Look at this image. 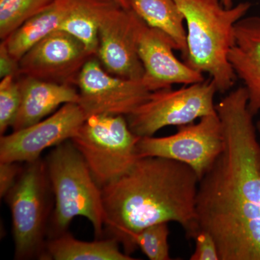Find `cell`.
Here are the masks:
<instances>
[{
	"label": "cell",
	"instance_id": "cell-1",
	"mask_svg": "<svg viewBox=\"0 0 260 260\" xmlns=\"http://www.w3.org/2000/svg\"><path fill=\"white\" fill-rule=\"evenodd\" d=\"M223 145L200 179L198 231L213 237L220 260H260V143L244 86L216 105Z\"/></svg>",
	"mask_w": 260,
	"mask_h": 260
},
{
	"label": "cell",
	"instance_id": "cell-2",
	"mask_svg": "<svg viewBox=\"0 0 260 260\" xmlns=\"http://www.w3.org/2000/svg\"><path fill=\"white\" fill-rule=\"evenodd\" d=\"M199 181L183 162L140 158L129 172L102 188L106 237L116 239L130 256L137 249V234L154 224L176 222L193 239L198 232Z\"/></svg>",
	"mask_w": 260,
	"mask_h": 260
},
{
	"label": "cell",
	"instance_id": "cell-3",
	"mask_svg": "<svg viewBox=\"0 0 260 260\" xmlns=\"http://www.w3.org/2000/svg\"><path fill=\"white\" fill-rule=\"evenodd\" d=\"M186 25L187 55L184 61L193 69L209 75L218 92L233 88L237 75L229 61L236 24L251 7L249 2L225 8L220 0H174Z\"/></svg>",
	"mask_w": 260,
	"mask_h": 260
},
{
	"label": "cell",
	"instance_id": "cell-4",
	"mask_svg": "<svg viewBox=\"0 0 260 260\" xmlns=\"http://www.w3.org/2000/svg\"><path fill=\"white\" fill-rule=\"evenodd\" d=\"M54 196L48 239L68 232L72 220L82 216L93 225L97 239L104 237L102 188L71 140L56 145L45 159Z\"/></svg>",
	"mask_w": 260,
	"mask_h": 260
},
{
	"label": "cell",
	"instance_id": "cell-5",
	"mask_svg": "<svg viewBox=\"0 0 260 260\" xmlns=\"http://www.w3.org/2000/svg\"><path fill=\"white\" fill-rule=\"evenodd\" d=\"M54 198L45 160L25 162L5 197L11 211L15 259H40L48 240Z\"/></svg>",
	"mask_w": 260,
	"mask_h": 260
},
{
	"label": "cell",
	"instance_id": "cell-6",
	"mask_svg": "<svg viewBox=\"0 0 260 260\" xmlns=\"http://www.w3.org/2000/svg\"><path fill=\"white\" fill-rule=\"evenodd\" d=\"M139 139L125 116L95 114L85 119L71 141L102 188L129 172L140 158Z\"/></svg>",
	"mask_w": 260,
	"mask_h": 260
},
{
	"label": "cell",
	"instance_id": "cell-7",
	"mask_svg": "<svg viewBox=\"0 0 260 260\" xmlns=\"http://www.w3.org/2000/svg\"><path fill=\"white\" fill-rule=\"evenodd\" d=\"M216 85L212 79L173 90L151 92L148 100L126 116L131 131L139 138L153 136L168 126H184L217 114Z\"/></svg>",
	"mask_w": 260,
	"mask_h": 260
},
{
	"label": "cell",
	"instance_id": "cell-8",
	"mask_svg": "<svg viewBox=\"0 0 260 260\" xmlns=\"http://www.w3.org/2000/svg\"><path fill=\"white\" fill-rule=\"evenodd\" d=\"M223 145V130L218 113L201 118L198 123L179 126L175 134L161 138H140V158L160 157L189 166L199 179L216 160Z\"/></svg>",
	"mask_w": 260,
	"mask_h": 260
},
{
	"label": "cell",
	"instance_id": "cell-9",
	"mask_svg": "<svg viewBox=\"0 0 260 260\" xmlns=\"http://www.w3.org/2000/svg\"><path fill=\"white\" fill-rule=\"evenodd\" d=\"M78 104L87 117L95 114L128 116L146 102L151 91L142 80L111 74L97 57H92L82 68L77 79Z\"/></svg>",
	"mask_w": 260,
	"mask_h": 260
},
{
	"label": "cell",
	"instance_id": "cell-10",
	"mask_svg": "<svg viewBox=\"0 0 260 260\" xmlns=\"http://www.w3.org/2000/svg\"><path fill=\"white\" fill-rule=\"evenodd\" d=\"M87 116L78 103H69L37 124L0 138V162H30L44 150L71 140Z\"/></svg>",
	"mask_w": 260,
	"mask_h": 260
},
{
	"label": "cell",
	"instance_id": "cell-11",
	"mask_svg": "<svg viewBox=\"0 0 260 260\" xmlns=\"http://www.w3.org/2000/svg\"><path fill=\"white\" fill-rule=\"evenodd\" d=\"M94 57L73 36L56 30L39 41L19 61L20 77L76 85L84 65Z\"/></svg>",
	"mask_w": 260,
	"mask_h": 260
},
{
	"label": "cell",
	"instance_id": "cell-12",
	"mask_svg": "<svg viewBox=\"0 0 260 260\" xmlns=\"http://www.w3.org/2000/svg\"><path fill=\"white\" fill-rule=\"evenodd\" d=\"M135 27L138 55L144 69L142 81L150 91L204 81L203 73L178 59L174 53L175 44L167 34L148 26L135 13Z\"/></svg>",
	"mask_w": 260,
	"mask_h": 260
},
{
	"label": "cell",
	"instance_id": "cell-13",
	"mask_svg": "<svg viewBox=\"0 0 260 260\" xmlns=\"http://www.w3.org/2000/svg\"><path fill=\"white\" fill-rule=\"evenodd\" d=\"M97 58L111 74L142 80L143 64L138 55L135 12L114 5L103 17L99 27Z\"/></svg>",
	"mask_w": 260,
	"mask_h": 260
},
{
	"label": "cell",
	"instance_id": "cell-14",
	"mask_svg": "<svg viewBox=\"0 0 260 260\" xmlns=\"http://www.w3.org/2000/svg\"><path fill=\"white\" fill-rule=\"evenodd\" d=\"M229 61L248 95L253 115L260 112V17H244L236 24Z\"/></svg>",
	"mask_w": 260,
	"mask_h": 260
},
{
	"label": "cell",
	"instance_id": "cell-15",
	"mask_svg": "<svg viewBox=\"0 0 260 260\" xmlns=\"http://www.w3.org/2000/svg\"><path fill=\"white\" fill-rule=\"evenodd\" d=\"M20 105L13 124V131L24 129L43 120L59 106L79 102L75 85L51 83L20 76Z\"/></svg>",
	"mask_w": 260,
	"mask_h": 260
},
{
	"label": "cell",
	"instance_id": "cell-16",
	"mask_svg": "<svg viewBox=\"0 0 260 260\" xmlns=\"http://www.w3.org/2000/svg\"><path fill=\"white\" fill-rule=\"evenodd\" d=\"M77 2L78 0H54L47 9L25 22L2 42H4L10 54L20 61L34 44L58 30Z\"/></svg>",
	"mask_w": 260,
	"mask_h": 260
},
{
	"label": "cell",
	"instance_id": "cell-17",
	"mask_svg": "<svg viewBox=\"0 0 260 260\" xmlns=\"http://www.w3.org/2000/svg\"><path fill=\"white\" fill-rule=\"evenodd\" d=\"M114 238L106 237L93 242H83L66 232L48 239L40 259L50 260H133L122 252Z\"/></svg>",
	"mask_w": 260,
	"mask_h": 260
},
{
	"label": "cell",
	"instance_id": "cell-18",
	"mask_svg": "<svg viewBox=\"0 0 260 260\" xmlns=\"http://www.w3.org/2000/svg\"><path fill=\"white\" fill-rule=\"evenodd\" d=\"M128 3L130 9L148 26L167 34L185 59L187 55L185 20L174 0H128Z\"/></svg>",
	"mask_w": 260,
	"mask_h": 260
},
{
	"label": "cell",
	"instance_id": "cell-19",
	"mask_svg": "<svg viewBox=\"0 0 260 260\" xmlns=\"http://www.w3.org/2000/svg\"><path fill=\"white\" fill-rule=\"evenodd\" d=\"M116 5L119 4L114 0H78L58 30L78 39L92 56L97 57L101 21L108 10Z\"/></svg>",
	"mask_w": 260,
	"mask_h": 260
},
{
	"label": "cell",
	"instance_id": "cell-20",
	"mask_svg": "<svg viewBox=\"0 0 260 260\" xmlns=\"http://www.w3.org/2000/svg\"><path fill=\"white\" fill-rule=\"evenodd\" d=\"M54 0H0V39L5 40L19 27L50 6Z\"/></svg>",
	"mask_w": 260,
	"mask_h": 260
},
{
	"label": "cell",
	"instance_id": "cell-21",
	"mask_svg": "<svg viewBox=\"0 0 260 260\" xmlns=\"http://www.w3.org/2000/svg\"><path fill=\"white\" fill-rule=\"evenodd\" d=\"M169 223L154 224L143 229L135 238V244L150 260H170L168 238Z\"/></svg>",
	"mask_w": 260,
	"mask_h": 260
},
{
	"label": "cell",
	"instance_id": "cell-22",
	"mask_svg": "<svg viewBox=\"0 0 260 260\" xmlns=\"http://www.w3.org/2000/svg\"><path fill=\"white\" fill-rule=\"evenodd\" d=\"M18 78L9 75L0 82V134L13 126L20 105Z\"/></svg>",
	"mask_w": 260,
	"mask_h": 260
},
{
	"label": "cell",
	"instance_id": "cell-23",
	"mask_svg": "<svg viewBox=\"0 0 260 260\" xmlns=\"http://www.w3.org/2000/svg\"><path fill=\"white\" fill-rule=\"evenodd\" d=\"M193 239L195 249L190 260H220L216 243L209 233L199 230Z\"/></svg>",
	"mask_w": 260,
	"mask_h": 260
},
{
	"label": "cell",
	"instance_id": "cell-24",
	"mask_svg": "<svg viewBox=\"0 0 260 260\" xmlns=\"http://www.w3.org/2000/svg\"><path fill=\"white\" fill-rule=\"evenodd\" d=\"M18 162H0V197L5 198L14 185L23 166Z\"/></svg>",
	"mask_w": 260,
	"mask_h": 260
},
{
	"label": "cell",
	"instance_id": "cell-25",
	"mask_svg": "<svg viewBox=\"0 0 260 260\" xmlns=\"http://www.w3.org/2000/svg\"><path fill=\"white\" fill-rule=\"evenodd\" d=\"M9 75L19 78L20 65H19V61L10 54L4 42H1L0 44V77L2 79Z\"/></svg>",
	"mask_w": 260,
	"mask_h": 260
},
{
	"label": "cell",
	"instance_id": "cell-26",
	"mask_svg": "<svg viewBox=\"0 0 260 260\" xmlns=\"http://www.w3.org/2000/svg\"><path fill=\"white\" fill-rule=\"evenodd\" d=\"M117 4L120 5L123 8L126 10H129V5L128 0H114Z\"/></svg>",
	"mask_w": 260,
	"mask_h": 260
},
{
	"label": "cell",
	"instance_id": "cell-27",
	"mask_svg": "<svg viewBox=\"0 0 260 260\" xmlns=\"http://www.w3.org/2000/svg\"><path fill=\"white\" fill-rule=\"evenodd\" d=\"M222 5L225 7V8H231L234 7V3H233V0H220Z\"/></svg>",
	"mask_w": 260,
	"mask_h": 260
},
{
	"label": "cell",
	"instance_id": "cell-28",
	"mask_svg": "<svg viewBox=\"0 0 260 260\" xmlns=\"http://www.w3.org/2000/svg\"><path fill=\"white\" fill-rule=\"evenodd\" d=\"M256 127L258 133H259L260 134V119L259 121H257V122H256Z\"/></svg>",
	"mask_w": 260,
	"mask_h": 260
}]
</instances>
